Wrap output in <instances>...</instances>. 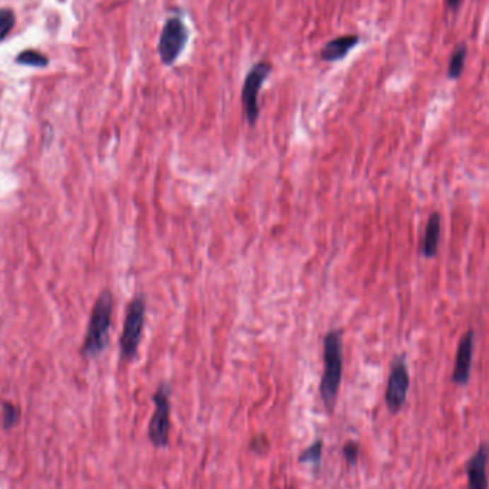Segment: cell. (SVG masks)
Segmentation results:
<instances>
[{"mask_svg":"<svg viewBox=\"0 0 489 489\" xmlns=\"http://www.w3.org/2000/svg\"><path fill=\"white\" fill-rule=\"evenodd\" d=\"M489 462V444H481L466 464L468 489H488L486 466Z\"/></svg>","mask_w":489,"mask_h":489,"instance_id":"obj_9","label":"cell"},{"mask_svg":"<svg viewBox=\"0 0 489 489\" xmlns=\"http://www.w3.org/2000/svg\"><path fill=\"white\" fill-rule=\"evenodd\" d=\"M359 43V36L357 35H345L335 38L325 43L321 50V57L325 62H339L345 59L349 52H351Z\"/></svg>","mask_w":489,"mask_h":489,"instance_id":"obj_10","label":"cell"},{"mask_svg":"<svg viewBox=\"0 0 489 489\" xmlns=\"http://www.w3.org/2000/svg\"><path fill=\"white\" fill-rule=\"evenodd\" d=\"M18 62L33 66V67H45L47 64V57L38 50H25L18 56Z\"/></svg>","mask_w":489,"mask_h":489,"instance_id":"obj_14","label":"cell"},{"mask_svg":"<svg viewBox=\"0 0 489 489\" xmlns=\"http://www.w3.org/2000/svg\"><path fill=\"white\" fill-rule=\"evenodd\" d=\"M15 13L12 9H0V40H4L15 26Z\"/></svg>","mask_w":489,"mask_h":489,"instance_id":"obj_15","label":"cell"},{"mask_svg":"<svg viewBox=\"0 0 489 489\" xmlns=\"http://www.w3.org/2000/svg\"><path fill=\"white\" fill-rule=\"evenodd\" d=\"M113 313V297L109 291L99 295L92 309L85 343L84 355L88 358L99 357L109 342V330Z\"/></svg>","mask_w":489,"mask_h":489,"instance_id":"obj_2","label":"cell"},{"mask_svg":"<svg viewBox=\"0 0 489 489\" xmlns=\"http://www.w3.org/2000/svg\"><path fill=\"white\" fill-rule=\"evenodd\" d=\"M339 329L329 330L323 336V374L321 379V398L328 409H332L343 371V343Z\"/></svg>","mask_w":489,"mask_h":489,"instance_id":"obj_1","label":"cell"},{"mask_svg":"<svg viewBox=\"0 0 489 489\" xmlns=\"http://www.w3.org/2000/svg\"><path fill=\"white\" fill-rule=\"evenodd\" d=\"M322 451H323V444L322 441L313 442L308 449H305L301 456L299 462L302 464H312V465H319L322 461Z\"/></svg>","mask_w":489,"mask_h":489,"instance_id":"obj_13","label":"cell"},{"mask_svg":"<svg viewBox=\"0 0 489 489\" xmlns=\"http://www.w3.org/2000/svg\"><path fill=\"white\" fill-rule=\"evenodd\" d=\"M473 345H475V330L468 329L458 343L456 355H455L452 382L458 386H465L469 382L471 369H472V358H473Z\"/></svg>","mask_w":489,"mask_h":489,"instance_id":"obj_8","label":"cell"},{"mask_svg":"<svg viewBox=\"0 0 489 489\" xmlns=\"http://www.w3.org/2000/svg\"><path fill=\"white\" fill-rule=\"evenodd\" d=\"M441 215L438 212H432L428 218L424 239L421 242V255L425 259H432L438 253L441 241Z\"/></svg>","mask_w":489,"mask_h":489,"instance_id":"obj_11","label":"cell"},{"mask_svg":"<svg viewBox=\"0 0 489 489\" xmlns=\"http://www.w3.org/2000/svg\"><path fill=\"white\" fill-rule=\"evenodd\" d=\"M343 456L347 462V465H357L358 459H359V445L355 441H349L345 444L343 447Z\"/></svg>","mask_w":489,"mask_h":489,"instance_id":"obj_16","label":"cell"},{"mask_svg":"<svg viewBox=\"0 0 489 489\" xmlns=\"http://www.w3.org/2000/svg\"><path fill=\"white\" fill-rule=\"evenodd\" d=\"M445 4L451 11H458V8L462 4V0H445Z\"/></svg>","mask_w":489,"mask_h":489,"instance_id":"obj_17","label":"cell"},{"mask_svg":"<svg viewBox=\"0 0 489 489\" xmlns=\"http://www.w3.org/2000/svg\"><path fill=\"white\" fill-rule=\"evenodd\" d=\"M272 66L267 62H259L252 66L251 71L248 72L243 86H242V108H243V116L246 122L251 126H255L259 119V93L266 82V79L270 76Z\"/></svg>","mask_w":489,"mask_h":489,"instance_id":"obj_4","label":"cell"},{"mask_svg":"<svg viewBox=\"0 0 489 489\" xmlns=\"http://www.w3.org/2000/svg\"><path fill=\"white\" fill-rule=\"evenodd\" d=\"M466 60V46L464 43L458 45L452 52L449 66H448V78L451 81H456L461 78Z\"/></svg>","mask_w":489,"mask_h":489,"instance_id":"obj_12","label":"cell"},{"mask_svg":"<svg viewBox=\"0 0 489 489\" xmlns=\"http://www.w3.org/2000/svg\"><path fill=\"white\" fill-rule=\"evenodd\" d=\"M189 40V29L180 18H169L162 28L159 42H158V53L161 62L165 66H172L182 52L186 47Z\"/></svg>","mask_w":489,"mask_h":489,"instance_id":"obj_5","label":"cell"},{"mask_svg":"<svg viewBox=\"0 0 489 489\" xmlns=\"http://www.w3.org/2000/svg\"><path fill=\"white\" fill-rule=\"evenodd\" d=\"M146 318V302L144 297L134 298L126 312L123 332L120 338V354L125 361H132L139 349Z\"/></svg>","mask_w":489,"mask_h":489,"instance_id":"obj_3","label":"cell"},{"mask_svg":"<svg viewBox=\"0 0 489 489\" xmlns=\"http://www.w3.org/2000/svg\"><path fill=\"white\" fill-rule=\"evenodd\" d=\"M409 371L405 357H398L391 365L388 385L385 391V402L392 413H398L406 402L409 392Z\"/></svg>","mask_w":489,"mask_h":489,"instance_id":"obj_7","label":"cell"},{"mask_svg":"<svg viewBox=\"0 0 489 489\" xmlns=\"http://www.w3.org/2000/svg\"><path fill=\"white\" fill-rule=\"evenodd\" d=\"M155 410L149 422V439L156 448H165L169 442L171 430V403H169V388L162 384L155 395L152 396Z\"/></svg>","mask_w":489,"mask_h":489,"instance_id":"obj_6","label":"cell"}]
</instances>
